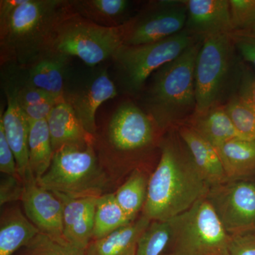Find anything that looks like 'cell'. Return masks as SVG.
Masks as SVG:
<instances>
[{
	"label": "cell",
	"mask_w": 255,
	"mask_h": 255,
	"mask_svg": "<svg viewBox=\"0 0 255 255\" xmlns=\"http://www.w3.org/2000/svg\"><path fill=\"white\" fill-rule=\"evenodd\" d=\"M211 189L177 130L161 142L158 164L150 179L142 215L166 222L190 209Z\"/></svg>",
	"instance_id": "1"
},
{
	"label": "cell",
	"mask_w": 255,
	"mask_h": 255,
	"mask_svg": "<svg viewBox=\"0 0 255 255\" xmlns=\"http://www.w3.org/2000/svg\"><path fill=\"white\" fill-rule=\"evenodd\" d=\"M69 7L68 0H25L0 15L1 65L15 63L28 70L50 54L55 28Z\"/></svg>",
	"instance_id": "2"
},
{
	"label": "cell",
	"mask_w": 255,
	"mask_h": 255,
	"mask_svg": "<svg viewBox=\"0 0 255 255\" xmlns=\"http://www.w3.org/2000/svg\"><path fill=\"white\" fill-rule=\"evenodd\" d=\"M202 41L157 69L142 90V102L161 130L187 123L196 109L194 68Z\"/></svg>",
	"instance_id": "3"
},
{
	"label": "cell",
	"mask_w": 255,
	"mask_h": 255,
	"mask_svg": "<svg viewBox=\"0 0 255 255\" xmlns=\"http://www.w3.org/2000/svg\"><path fill=\"white\" fill-rule=\"evenodd\" d=\"M243 67L231 33L203 40L194 68L195 113L225 106L237 95Z\"/></svg>",
	"instance_id": "4"
},
{
	"label": "cell",
	"mask_w": 255,
	"mask_h": 255,
	"mask_svg": "<svg viewBox=\"0 0 255 255\" xmlns=\"http://www.w3.org/2000/svg\"><path fill=\"white\" fill-rule=\"evenodd\" d=\"M55 195L100 197L108 185L95 145L67 146L54 152L49 169L37 181Z\"/></svg>",
	"instance_id": "5"
},
{
	"label": "cell",
	"mask_w": 255,
	"mask_h": 255,
	"mask_svg": "<svg viewBox=\"0 0 255 255\" xmlns=\"http://www.w3.org/2000/svg\"><path fill=\"white\" fill-rule=\"evenodd\" d=\"M122 45V25L100 26L74 12L70 4L55 28L50 54L78 57L88 66L94 67L112 59Z\"/></svg>",
	"instance_id": "6"
},
{
	"label": "cell",
	"mask_w": 255,
	"mask_h": 255,
	"mask_svg": "<svg viewBox=\"0 0 255 255\" xmlns=\"http://www.w3.org/2000/svg\"><path fill=\"white\" fill-rule=\"evenodd\" d=\"M167 222L170 230V253L228 255L232 236L223 227L206 196Z\"/></svg>",
	"instance_id": "7"
},
{
	"label": "cell",
	"mask_w": 255,
	"mask_h": 255,
	"mask_svg": "<svg viewBox=\"0 0 255 255\" xmlns=\"http://www.w3.org/2000/svg\"><path fill=\"white\" fill-rule=\"evenodd\" d=\"M201 41L185 30L161 41L138 45H122L114 55L126 91L141 93L152 74L178 58L195 42Z\"/></svg>",
	"instance_id": "8"
},
{
	"label": "cell",
	"mask_w": 255,
	"mask_h": 255,
	"mask_svg": "<svg viewBox=\"0 0 255 255\" xmlns=\"http://www.w3.org/2000/svg\"><path fill=\"white\" fill-rule=\"evenodd\" d=\"M187 18L185 0L150 1L122 25L123 44L138 46L165 39L182 31Z\"/></svg>",
	"instance_id": "9"
},
{
	"label": "cell",
	"mask_w": 255,
	"mask_h": 255,
	"mask_svg": "<svg viewBox=\"0 0 255 255\" xmlns=\"http://www.w3.org/2000/svg\"><path fill=\"white\" fill-rule=\"evenodd\" d=\"M206 199L231 236L255 233V184L230 179L211 187Z\"/></svg>",
	"instance_id": "10"
},
{
	"label": "cell",
	"mask_w": 255,
	"mask_h": 255,
	"mask_svg": "<svg viewBox=\"0 0 255 255\" xmlns=\"http://www.w3.org/2000/svg\"><path fill=\"white\" fill-rule=\"evenodd\" d=\"M161 130L152 117L132 102H125L112 114L106 131L109 147L117 153L147 150Z\"/></svg>",
	"instance_id": "11"
},
{
	"label": "cell",
	"mask_w": 255,
	"mask_h": 255,
	"mask_svg": "<svg viewBox=\"0 0 255 255\" xmlns=\"http://www.w3.org/2000/svg\"><path fill=\"white\" fill-rule=\"evenodd\" d=\"M25 213L40 232L59 241L63 237V204L55 194L42 187L30 170L22 179Z\"/></svg>",
	"instance_id": "12"
},
{
	"label": "cell",
	"mask_w": 255,
	"mask_h": 255,
	"mask_svg": "<svg viewBox=\"0 0 255 255\" xmlns=\"http://www.w3.org/2000/svg\"><path fill=\"white\" fill-rule=\"evenodd\" d=\"M187 18L184 30L203 40L233 32L230 0H185Z\"/></svg>",
	"instance_id": "13"
},
{
	"label": "cell",
	"mask_w": 255,
	"mask_h": 255,
	"mask_svg": "<svg viewBox=\"0 0 255 255\" xmlns=\"http://www.w3.org/2000/svg\"><path fill=\"white\" fill-rule=\"evenodd\" d=\"M7 100V108L0 112L5 135L16 159L18 174L21 179L29 171L28 138L30 126L28 120L15 95L14 89L7 85L4 88Z\"/></svg>",
	"instance_id": "14"
},
{
	"label": "cell",
	"mask_w": 255,
	"mask_h": 255,
	"mask_svg": "<svg viewBox=\"0 0 255 255\" xmlns=\"http://www.w3.org/2000/svg\"><path fill=\"white\" fill-rule=\"evenodd\" d=\"M63 204V237L85 251L93 238L96 204L99 197L73 199L56 195Z\"/></svg>",
	"instance_id": "15"
},
{
	"label": "cell",
	"mask_w": 255,
	"mask_h": 255,
	"mask_svg": "<svg viewBox=\"0 0 255 255\" xmlns=\"http://www.w3.org/2000/svg\"><path fill=\"white\" fill-rule=\"evenodd\" d=\"M117 90L109 77L107 70H103L85 90L65 95V100L73 109L77 118L87 132L97 134L96 113L102 104L117 97Z\"/></svg>",
	"instance_id": "16"
},
{
	"label": "cell",
	"mask_w": 255,
	"mask_h": 255,
	"mask_svg": "<svg viewBox=\"0 0 255 255\" xmlns=\"http://www.w3.org/2000/svg\"><path fill=\"white\" fill-rule=\"evenodd\" d=\"M47 123L54 152L67 146L95 145V135L85 130L65 100L55 105Z\"/></svg>",
	"instance_id": "17"
},
{
	"label": "cell",
	"mask_w": 255,
	"mask_h": 255,
	"mask_svg": "<svg viewBox=\"0 0 255 255\" xmlns=\"http://www.w3.org/2000/svg\"><path fill=\"white\" fill-rule=\"evenodd\" d=\"M196 167L211 187L228 180L216 148L187 124L177 128Z\"/></svg>",
	"instance_id": "18"
},
{
	"label": "cell",
	"mask_w": 255,
	"mask_h": 255,
	"mask_svg": "<svg viewBox=\"0 0 255 255\" xmlns=\"http://www.w3.org/2000/svg\"><path fill=\"white\" fill-rule=\"evenodd\" d=\"M151 221L142 215L131 223L116 230L105 237L92 241L86 255H131L136 252L139 240Z\"/></svg>",
	"instance_id": "19"
},
{
	"label": "cell",
	"mask_w": 255,
	"mask_h": 255,
	"mask_svg": "<svg viewBox=\"0 0 255 255\" xmlns=\"http://www.w3.org/2000/svg\"><path fill=\"white\" fill-rule=\"evenodd\" d=\"M201 137L218 149L230 140L246 139L238 131L225 110L224 106L195 113L186 123Z\"/></svg>",
	"instance_id": "20"
},
{
	"label": "cell",
	"mask_w": 255,
	"mask_h": 255,
	"mask_svg": "<svg viewBox=\"0 0 255 255\" xmlns=\"http://www.w3.org/2000/svg\"><path fill=\"white\" fill-rule=\"evenodd\" d=\"M69 60L63 55H46L28 69L26 85L43 90L58 102L65 100L63 72Z\"/></svg>",
	"instance_id": "21"
},
{
	"label": "cell",
	"mask_w": 255,
	"mask_h": 255,
	"mask_svg": "<svg viewBox=\"0 0 255 255\" xmlns=\"http://www.w3.org/2000/svg\"><path fill=\"white\" fill-rule=\"evenodd\" d=\"M216 150L228 180L243 179L255 172V140L234 139Z\"/></svg>",
	"instance_id": "22"
},
{
	"label": "cell",
	"mask_w": 255,
	"mask_h": 255,
	"mask_svg": "<svg viewBox=\"0 0 255 255\" xmlns=\"http://www.w3.org/2000/svg\"><path fill=\"white\" fill-rule=\"evenodd\" d=\"M40 232L18 209L6 213L0 227V255H12L25 247Z\"/></svg>",
	"instance_id": "23"
},
{
	"label": "cell",
	"mask_w": 255,
	"mask_h": 255,
	"mask_svg": "<svg viewBox=\"0 0 255 255\" xmlns=\"http://www.w3.org/2000/svg\"><path fill=\"white\" fill-rule=\"evenodd\" d=\"M74 12L100 26L117 27L123 24L130 2L127 0H71Z\"/></svg>",
	"instance_id": "24"
},
{
	"label": "cell",
	"mask_w": 255,
	"mask_h": 255,
	"mask_svg": "<svg viewBox=\"0 0 255 255\" xmlns=\"http://www.w3.org/2000/svg\"><path fill=\"white\" fill-rule=\"evenodd\" d=\"M52 146L47 120L31 122L28 138V162L32 175L38 181L44 175L53 159Z\"/></svg>",
	"instance_id": "25"
},
{
	"label": "cell",
	"mask_w": 255,
	"mask_h": 255,
	"mask_svg": "<svg viewBox=\"0 0 255 255\" xmlns=\"http://www.w3.org/2000/svg\"><path fill=\"white\" fill-rule=\"evenodd\" d=\"M132 221L117 202L115 194H103L96 204L92 241L105 237Z\"/></svg>",
	"instance_id": "26"
},
{
	"label": "cell",
	"mask_w": 255,
	"mask_h": 255,
	"mask_svg": "<svg viewBox=\"0 0 255 255\" xmlns=\"http://www.w3.org/2000/svg\"><path fill=\"white\" fill-rule=\"evenodd\" d=\"M148 182L142 171L135 169L115 193L117 202L132 221L145 206Z\"/></svg>",
	"instance_id": "27"
},
{
	"label": "cell",
	"mask_w": 255,
	"mask_h": 255,
	"mask_svg": "<svg viewBox=\"0 0 255 255\" xmlns=\"http://www.w3.org/2000/svg\"><path fill=\"white\" fill-rule=\"evenodd\" d=\"M170 230L167 221H151L137 243L135 255H161L167 248Z\"/></svg>",
	"instance_id": "28"
},
{
	"label": "cell",
	"mask_w": 255,
	"mask_h": 255,
	"mask_svg": "<svg viewBox=\"0 0 255 255\" xmlns=\"http://www.w3.org/2000/svg\"><path fill=\"white\" fill-rule=\"evenodd\" d=\"M26 255H86L65 241H59L39 233L26 246Z\"/></svg>",
	"instance_id": "29"
},
{
	"label": "cell",
	"mask_w": 255,
	"mask_h": 255,
	"mask_svg": "<svg viewBox=\"0 0 255 255\" xmlns=\"http://www.w3.org/2000/svg\"><path fill=\"white\" fill-rule=\"evenodd\" d=\"M235 127L248 140H255V112L238 99L232 97L224 106Z\"/></svg>",
	"instance_id": "30"
},
{
	"label": "cell",
	"mask_w": 255,
	"mask_h": 255,
	"mask_svg": "<svg viewBox=\"0 0 255 255\" xmlns=\"http://www.w3.org/2000/svg\"><path fill=\"white\" fill-rule=\"evenodd\" d=\"M233 32L255 31V0H230Z\"/></svg>",
	"instance_id": "31"
},
{
	"label": "cell",
	"mask_w": 255,
	"mask_h": 255,
	"mask_svg": "<svg viewBox=\"0 0 255 255\" xmlns=\"http://www.w3.org/2000/svg\"><path fill=\"white\" fill-rule=\"evenodd\" d=\"M236 95L243 104L255 112V71L244 62Z\"/></svg>",
	"instance_id": "32"
},
{
	"label": "cell",
	"mask_w": 255,
	"mask_h": 255,
	"mask_svg": "<svg viewBox=\"0 0 255 255\" xmlns=\"http://www.w3.org/2000/svg\"><path fill=\"white\" fill-rule=\"evenodd\" d=\"M231 34L241 59L255 69V31L232 32Z\"/></svg>",
	"instance_id": "33"
},
{
	"label": "cell",
	"mask_w": 255,
	"mask_h": 255,
	"mask_svg": "<svg viewBox=\"0 0 255 255\" xmlns=\"http://www.w3.org/2000/svg\"><path fill=\"white\" fill-rule=\"evenodd\" d=\"M1 178L0 183V205L22 199L23 182L17 176L6 175Z\"/></svg>",
	"instance_id": "34"
},
{
	"label": "cell",
	"mask_w": 255,
	"mask_h": 255,
	"mask_svg": "<svg viewBox=\"0 0 255 255\" xmlns=\"http://www.w3.org/2000/svg\"><path fill=\"white\" fill-rule=\"evenodd\" d=\"M0 171L6 175L17 176V167L13 151L5 135L2 119L0 117ZM21 178V177H20Z\"/></svg>",
	"instance_id": "35"
},
{
	"label": "cell",
	"mask_w": 255,
	"mask_h": 255,
	"mask_svg": "<svg viewBox=\"0 0 255 255\" xmlns=\"http://www.w3.org/2000/svg\"><path fill=\"white\" fill-rule=\"evenodd\" d=\"M13 89L18 104L21 107L38 105L50 100L57 101L43 90L29 86L26 84L21 87H13Z\"/></svg>",
	"instance_id": "36"
},
{
	"label": "cell",
	"mask_w": 255,
	"mask_h": 255,
	"mask_svg": "<svg viewBox=\"0 0 255 255\" xmlns=\"http://www.w3.org/2000/svg\"><path fill=\"white\" fill-rule=\"evenodd\" d=\"M228 255H255V233L233 236Z\"/></svg>",
	"instance_id": "37"
},
{
	"label": "cell",
	"mask_w": 255,
	"mask_h": 255,
	"mask_svg": "<svg viewBox=\"0 0 255 255\" xmlns=\"http://www.w3.org/2000/svg\"><path fill=\"white\" fill-rule=\"evenodd\" d=\"M59 102L55 100L48 101L38 105L21 107L30 122L47 120L55 105Z\"/></svg>",
	"instance_id": "38"
},
{
	"label": "cell",
	"mask_w": 255,
	"mask_h": 255,
	"mask_svg": "<svg viewBox=\"0 0 255 255\" xmlns=\"http://www.w3.org/2000/svg\"><path fill=\"white\" fill-rule=\"evenodd\" d=\"M25 0H1L0 15L8 14L24 2Z\"/></svg>",
	"instance_id": "39"
},
{
	"label": "cell",
	"mask_w": 255,
	"mask_h": 255,
	"mask_svg": "<svg viewBox=\"0 0 255 255\" xmlns=\"http://www.w3.org/2000/svg\"><path fill=\"white\" fill-rule=\"evenodd\" d=\"M174 255V254H172V253H169V254H166V255Z\"/></svg>",
	"instance_id": "40"
},
{
	"label": "cell",
	"mask_w": 255,
	"mask_h": 255,
	"mask_svg": "<svg viewBox=\"0 0 255 255\" xmlns=\"http://www.w3.org/2000/svg\"><path fill=\"white\" fill-rule=\"evenodd\" d=\"M136 253V252H135ZM135 253H134L133 254H132L131 255H135Z\"/></svg>",
	"instance_id": "41"
}]
</instances>
